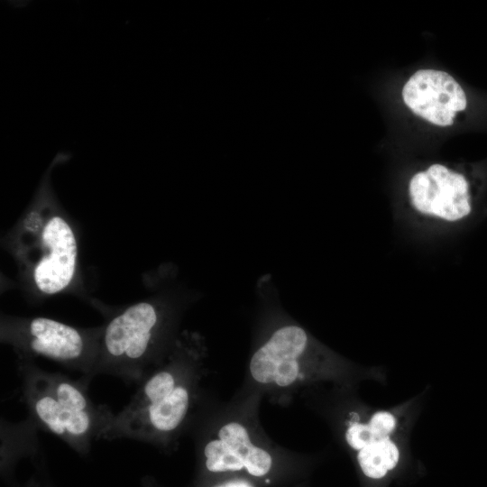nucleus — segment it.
<instances>
[{
    "label": "nucleus",
    "mask_w": 487,
    "mask_h": 487,
    "mask_svg": "<svg viewBox=\"0 0 487 487\" xmlns=\"http://www.w3.org/2000/svg\"><path fill=\"white\" fill-rule=\"evenodd\" d=\"M345 439L353 449L359 451L379 438L369 424L353 423L346 430Z\"/></svg>",
    "instance_id": "nucleus-11"
},
{
    "label": "nucleus",
    "mask_w": 487,
    "mask_h": 487,
    "mask_svg": "<svg viewBox=\"0 0 487 487\" xmlns=\"http://www.w3.org/2000/svg\"><path fill=\"white\" fill-rule=\"evenodd\" d=\"M299 364L297 359H287L279 362L274 382L280 387L292 384L298 378Z\"/></svg>",
    "instance_id": "nucleus-13"
},
{
    "label": "nucleus",
    "mask_w": 487,
    "mask_h": 487,
    "mask_svg": "<svg viewBox=\"0 0 487 487\" xmlns=\"http://www.w3.org/2000/svg\"><path fill=\"white\" fill-rule=\"evenodd\" d=\"M47 385L54 397L68 408L99 417L115 415L106 405L95 404L87 393L88 385L80 379L73 381L59 372H44Z\"/></svg>",
    "instance_id": "nucleus-7"
},
{
    "label": "nucleus",
    "mask_w": 487,
    "mask_h": 487,
    "mask_svg": "<svg viewBox=\"0 0 487 487\" xmlns=\"http://www.w3.org/2000/svg\"><path fill=\"white\" fill-rule=\"evenodd\" d=\"M218 436L239 456L243 464L259 448L252 444L246 428L237 422L223 426Z\"/></svg>",
    "instance_id": "nucleus-10"
},
{
    "label": "nucleus",
    "mask_w": 487,
    "mask_h": 487,
    "mask_svg": "<svg viewBox=\"0 0 487 487\" xmlns=\"http://www.w3.org/2000/svg\"><path fill=\"white\" fill-rule=\"evenodd\" d=\"M216 487H253L251 483L244 480H233Z\"/></svg>",
    "instance_id": "nucleus-14"
},
{
    "label": "nucleus",
    "mask_w": 487,
    "mask_h": 487,
    "mask_svg": "<svg viewBox=\"0 0 487 487\" xmlns=\"http://www.w3.org/2000/svg\"><path fill=\"white\" fill-rule=\"evenodd\" d=\"M19 369L28 418L38 428L57 436L80 454L87 453L94 440L102 439L114 416L99 417L71 409L54 397L44 371L26 362Z\"/></svg>",
    "instance_id": "nucleus-1"
},
{
    "label": "nucleus",
    "mask_w": 487,
    "mask_h": 487,
    "mask_svg": "<svg viewBox=\"0 0 487 487\" xmlns=\"http://www.w3.org/2000/svg\"><path fill=\"white\" fill-rule=\"evenodd\" d=\"M409 195L417 210L445 220L461 219L471 211L465 178L441 164L415 174L409 182Z\"/></svg>",
    "instance_id": "nucleus-4"
},
{
    "label": "nucleus",
    "mask_w": 487,
    "mask_h": 487,
    "mask_svg": "<svg viewBox=\"0 0 487 487\" xmlns=\"http://www.w3.org/2000/svg\"><path fill=\"white\" fill-rule=\"evenodd\" d=\"M308 345L306 332L297 326H287L276 330L270 339L253 355L250 371L261 383L274 382L279 362L298 359Z\"/></svg>",
    "instance_id": "nucleus-6"
},
{
    "label": "nucleus",
    "mask_w": 487,
    "mask_h": 487,
    "mask_svg": "<svg viewBox=\"0 0 487 487\" xmlns=\"http://www.w3.org/2000/svg\"><path fill=\"white\" fill-rule=\"evenodd\" d=\"M206 466L210 472L239 471L244 468L239 456L221 439L209 441L204 448Z\"/></svg>",
    "instance_id": "nucleus-9"
},
{
    "label": "nucleus",
    "mask_w": 487,
    "mask_h": 487,
    "mask_svg": "<svg viewBox=\"0 0 487 487\" xmlns=\"http://www.w3.org/2000/svg\"><path fill=\"white\" fill-rule=\"evenodd\" d=\"M369 426L375 436L381 439L390 437L396 427V418L389 411H377L369 420Z\"/></svg>",
    "instance_id": "nucleus-12"
},
{
    "label": "nucleus",
    "mask_w": 487,
    "mask_h": 487,
    "mask_svg": "<svg viewBox=\"0 0 487 487\" xmlns=\"http://www.w3.org/2000/svg\"><path fill=\"white\" fill-rule=\"evenodd\" d=\"M14 345L23 354L44 356L83 373L87 385L96 364L99 348L78 329L47 317H35L16 327Z\"/></svg>",
    "instance_id": "nucleus-2"
},
{
    "label": "nucleus",
    "mask_w": 487,
    "mask_h": 487,
    "mask_svg": "<svg viewBox=\"0 0 487 487\" xmlns=\"http://www.w3.org/2000/svg\"><path fill=\"white\" fill-rule=\"evenodd\" d=\"M41 238L47 253L35 266L33 279L41 292L54 294L65 289L74 276L76 238L69 224L59 216L47 221Z\"/></svg>",
    "instance_id": "nucleus-5"
},
{
    "label": "nucleus",
    "mask_w": 487,
    "mask_h": 487,
    "mask_svg": "<svg viewBox=\"0 0 487 487\" xmlns=\"http://www.w3.org/2000/svg\"><path fill=\"white\" fill-rule=\"evenodd\" d=\"M400 459L397 445L384 437L377 439L358 451L357 460L362 472L371 479H381L393 470Z\"/></svg>",
    "instance_id": "nucleus-8"
},
{
    "label": "nucleus",
    "mask_w": 487,
    "mask_h": 487,
    "mask_svg": "<svg viewBox=\"0 0 487 487\" xmlns=\"http://www.w3.org/2000/svg\"><path fill=\"white\" fill-rule=\"evenodd\" d=\"M402 96L416 115L439 126L451 125L456 113L467 106L461 86L446 72L436 69L414 73L403 87Z\"/></svg>",
    "instance_id": "nucleus-3"
}]
</instances>
